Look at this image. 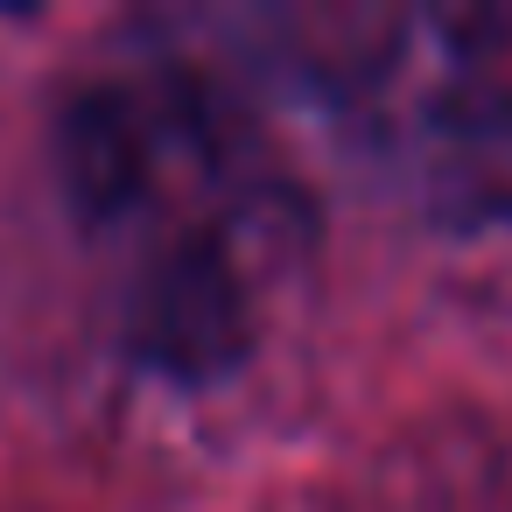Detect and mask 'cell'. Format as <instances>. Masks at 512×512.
Masks as SVG:
<instances>
[{
  "label": "cell",
  "instance_id": "1",
  "mask_svg": "<svg viewBox=\"0 0 512 512\" xmlns=\"http://www.w3.org/2000/svg\"><path fill=\"white\" fill-rule=\"evenodd\" d=\"M253 351V309L246 281L225 260L218 239L169 246L134 302V358L176 386H218Z\"/></svg>",
  "mask_w": 512,
  "mask_h": 512
},
{
  "label": "cell",
  "instance_id": "2",
  "mask_svg": "<svg viewBox=\"0 0 512 512\" xmlns=\"http://www.w3.org/2000/svg\"><path fill=\"white\" fill-rule=\"evenodd\" d=\"M57 176L78 218H120L148 190V120L127 92H78L57 120Z\"/></svg>",
  "mask_w": 512,
  "mask_h": 512
}]
</instances>
